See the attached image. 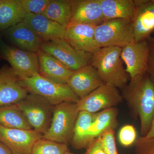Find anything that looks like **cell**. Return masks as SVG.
<instances>
[{"instance_id":"22","label":"cell","mask_w":154,"mask_h":154,"mask_svg":"<svg viewBox=\"0 0 154 154\" xmlns=\"http://www.w3.org/2000/svg\"><path fill=\"white\" fill-rule=\"evenodd\" d=\"M95 113L79 111L72 132V144L74 148L88 149L93 142L89 136V131Z\"/></svg>"},{"instance_id":"3","label":"cell","mask_w":154,"mask_h":154,"mask_svg":"<svg viewBox=\"0 0 154 154\" xmlns=\"http://www.w3.org/2000/svg\"><path fill=\"white\" fill-rule=\"evenodd\" d=\"M20 82L28 93L41 96L54 106L64 102L76 103L79 100L67 84L54 82L38 73L31 77L20 78Z\"/></svg>"},{"instance_id":"9","label":"cell","mask_w":154,"mask_h":154,"mask_svg":"<svg viewBox=\"0 0 154 154\" xmlns=\"http://www.w3.org/2000/svg\"><path fill=\"white\" fill-rule=\"evenodd\" d=\"M118 88L104 84L85 97L80 99L76 104L79 111L96 113L116 107L123 101Z\"/></svg>"},{"instance_id":"21","label":"cell","mask_w":154,"mask_h":154,"mask_svg":"<svg viewBox=\"0 0 154 154\" xmlns=\"http://www.w3.org/2000/svg\"><path fill=\"white\" fill-rule=\"evenodd\" d=\"M99 2L105 21L118 19L131 20L135 12L136 6L134 0H99Z\"/></svg>"},{"instance_id":"20","label":"cell","mask_w":154,"mask_h":154,"mask_svg":"<svg viewBox=\"0 0 154 154\" xmlns=\"http://www.w3.org/2000/svg\"><path fill=\"white\" fill-rule=\"evenodd\" d=\"M27 14L20 0H2L0 5V31H5L23 22Z\"/></svg>"},{"instance_id":"29","label":"cell","mask_w":154,"mask_h":154,"mask_svg":"<svg viewBox=\"0 0 154 154\" xmlns=\"http://www.w3.org/2000/svg\"><path fill=\"white\" fill-rule=\"evenodd\" d=\"M100 137L106 154H119L116 143L114 129L108 130Z\"/></svg>"},{"instance_id":"10","label":"cell","mask_w":154,"mask_h":154,"mask_svg":"<svg viewBox=\"0 0 154 154\" xmlns=\"http://www.w3.org/2000/svg\"><path fill=\"white\" fill-rule=\"evenodd\" d=\"M42 134L33 129L11 128L0 125V142L13 154H31L33 145Z\"/></svg>"},{"instance_id":"25","label":"cell","mask_w":154,"mask_h":154,"mask_svg":"<svg viewBox=\"0 0 154 154\" xmlns=\"http://www.w3.org/2000/svg\"><path fill=\"white\" fill-rule=\"evenodd\" d=\"M0 125L8 128L33 129L16 104L0 107Z\"/></svg>"},{"instance_id":"16","label":"cell","mask_w":154,"mask_h":154,"mask_svg":"<svg viewBox=\"0 0 154 154\" xmlns=\"http://www.w3.org/2000/svg\"><path fill=\"white\" fill-rule=\"evenodd\" d=\"M23 22L42 41H54L64 38L66 28L42 15L27 14Z\"/></svg>"},{"instance_id":"28","label":"cell","mask_w":154,"mask_h":154,"mask_svg":"<svg viewBox=\"0 0 154 154\" xmlns=\"http://www.w3.org/2000/svg\"><path fill=\"white\" fill-rule=\"evenodd\" d=\"M137 132L134 127L126 125L121 128L119 133V142L124 146H128L134 143L137 140Z\"/></svg>"},{"instance_id":"14","label":"cell","mask_w":154,"mask_h":154,"mask_svg":"<svg viewBox=\"0 0 154 154\" xmlns=\"http://www.w3.org/2000/svg\"><path fill=\"white\" fill-rule=\"evenodd\" d=\"M136 10L131 19L134 42L147 40L154 31V7L152 1L134 0Z\"/></svg>"},{"instance_id":"26","label":"cell","mask_w":154,"mask_h":154,"mask_svg":"<svg viewBox=\"0 0 154 154\" xmlns=\"http://www.w3.org/2000/svg\"><path fill=\"white\" fill-rule=\"evenodd\" d=\"M68 150L66 144L59 143L42 138L34 144L31 154H64Z\"/></svg>"},{"instance_id":"17","label":"cell","mask_w":154,"mask_h":154,"mask_svg":"<svg viewBox=\"0 0 154 154\" xmlns=\"http://www.w3.org/2000/svg\"><path fill=\"white\" fill-rule=\"evenodd\" d=\"M71 1L70 23L97 25L105 21L99 0Z\"/></svg>"},{"instance_id":"33","label":"cell","mask_w":154,"mask_h":154,"mask_svg":"<svg viewBox=\"0 0 154 154\" xmlns=\"http://www.w3.org/2000/svg\"><path fill=\"white\" fill-rule=\"evenodd\" d=\"M143 137L146 138H154V117L152 120L151 124L147 133Z\"/></svg>"},{"instance_id":"35","label":"cell","mask_w":154,"mask_h":154,"mask_svg":"<svg viewBox=\"0 0 154 154\" xmlns=\"http://www.w3.org/2000/svg\"><path fill=\"white\" fill-rule=\"evenodd\" d=\"M64 154H75L71 152H70L69 151V150L67 151Z\"/></svg>"},{"instance_id":"8","label":"cell","mask_w":154,"mask_h":154,"mask_svg":"<svg viewBox=\"0 0 154 154\" xmlns=\"http://www.w3.org/2000/svg\"><path fill=\"white\" fill-rule=\"evenodd\" d=\"M0 57L8 61L19 78L39 72L37 53L22 50L6 44L0 38Z\"/></svg>"},{"instance_id":"30","label":"cell","mask_w":154,"mask_h":154,"mask_svg":"<svg viewBox=\"0 0 154 154\" xmlns=\"http://www.w3.org/2000/svg\"><path fill=\"white\" fill-rule=\"evenodd\" d=\"M134 143V154H154V138L141 136Z\"/></svg>"},{"instance_id":"4","label":"cell","mask_w":154,"mask_h":154,"mask_svg":"<svg viewBox=\"0 0 154 154\" xmlns=\"http://www.w3.org/2000/svg\"><path fill=\"white\" fill-rule=\"evenodd\" d=\"M79 113L76 103L64 102L54 106L51 123L42 138L66 144Z\"/></svg>"},{"instance_id":"19","label":"cell","mask_w":154,"mask_h":154,"mask_svg":"<svg viewBox=\"0 0 154 154\" xmlns=\"http://www.w3.org/2000/svg\"><path fill=\"white\" fill-rule=\"evenodd\" d=\"M4 32L9 41L19 49L35 53L40 49L43 41L23 22Z\"/></svg>"},{"instance_id":"11","label":"cell","mask_w":154,"mask_h":154,"mask_svg":"<svg viewBox=\"0 0 154 154\" xmlns=\"http://www.w3.org/2000/svg\"><path fill=\"white\" fill-rule=\"evenodd\" d=\"M149 46L147 40L134 42L122 48L121 58L126 65V71L131 80L147 71Z\"/></svg>"},{"instance_id":"32","label":"cell","mask_w":154,"mask_h":154,"mask_svg":"<svg viewBox=\"0 0 154 154\" xmlns=\"http://www.w3.org/2000/svg\"><path fill=\"white\" fill-rule=\"evenodd\" d=\"M149 46L147 72L154 78V37H149L147 39Z\"/></svg>"},{"instance_id":"23","label":"cell","mask_w":154,"mask_h":154,"mask_svg":"<svg viewBox=\"0 0 154 154\" xmlns=\"http://www.w3.org/2000/svg\"><path fill=\"white\" fill-rule=\"evenodd\" d=\"M118 110L116 107L95 113L89 131V135L92 141L108 130H115L118 125Z\"/></svg>"},{"instance_id":"13","label":"cell","mask_w":154,"mask_h":154,"mask_svg":"<svg viewBox=\"0 0 154 154\" xmlns=\"http://www.w3.org/2000/svg\"><path fill=\"white\" fill-rule=\"evenodd\" d=\"M96 26L70 23L66 28L64 39L75 49L93 54L100 48L95 39Z\"/></svg>"},{"instance_id":"2","label":"cell","mask_w":154,"mask_h":154,"mask_svg":"<svg viewBox=\"0 0 154 154\" xmlns=\"http://www.w3.org/2000/svg\"><path fill=\"white\" fill-rule=\"evenodd\" d=\"M122 48H101L92 54L90 64L96 69L105 84L122 89L128 82L129 76L123 66Z\"/></svg>"},{"instance_id":"5","label":"cell","mask_w":154,"mask_h":154,"mask_svg":"<svg viewBox=\"0 0 154 154\" xmlns=\"http://www.w3.org/2000/svg\"><path fill=\"white\" fill-rule=\"evenodd\" d=\"M95 39L100 48H123L134 42L132 22L126 19L107 20L95 28Z\"/></svg>"},{"instance_id":"7","label":"cell","mask_w":154,"mask_h":154,"mask_svg":"<svg viewBox=\"0 0 154 154\" xmlns=\"http://www.w3.org/2000/svg\"><path fill=\"white\" fill-rule=\"evenodd\" d=\"M40 49L55 57L72 71L90 64L92 55L89 53L75 49L64 39L43 41Z\"/></svg>"},{"instance_id":"15","label":"cell","mask_w":154,"mask_h":154,"mask_svg":"<svg viewBox=\"0 0 154 154\" xmlns=\"http://www.w3.org/2000/svg\"><path fill=\"white\" fill-rule=\"evenodd\" d=\"M104 84L96 69L90 64L74 71L67 83L79 99Z\"/></svg>"},{"instance_id":"36","label":"cell","mask_w":154,"mask_h":154,"mask_svg":"<svg viewBox=\"0 0 154 154\" xmlns=\"http://www.w3.org/2000/svg\"><path fill=\"white\" fill-rule=\"evenodd\" d=\"M152 2L153 5V6L154 7V0H152Z\"/></svg>"},{"instance_id":"34","label":"cell","mask_w":154,"mask_h":154,"mask_svg":"<svg viewBox=\"0 0 154 154\" xmlns=\"http://www.w3.org/2000/svg\"><path fill=\"white\" fill-rule=\"evenodd\" d=\"M0 154H13L8 148L0 142Z\"/></svg>"},{"instance_id":"18","label":"cell","mask_w":154,"mask_h":154,"mask_svg":"<svg viewBox=\"0 0 154 154\" xmlns=\"http://www.w3.org/2000/svg\"><path fill=\"white\" fill-rule=\"evenodd\" d=\"M39 72L42 76L54 82L67 84L74 71L68 68L57 59L40 49L37 52Z\"/></svg>"},{"instance_id":"27","label":"cell","mask_w":154,"mask_h":154,"mask_svg":"<svg viewBox=\"0 0 154 154\" xmlns=\"http://www.w3.org/2000/svg\"><path fill=\"white\" fill-rule=\"evenodd\" d=\"M27 14L42 15L50 0H20Z\"/></svg>"},{"instance_id":"37","label":"cell","mask_w":154,"mask_h":154,"mask_svg":"<svg viewBox=\"0 0 154 154\" xmlns=\"http://www.w3.org/2000/svg\"><path fill=\"white\" fill-rule=\"evenodd\" d=\"M1 1H2V0H0V5H1Z\"/></svg>"},{"instance_id":"31","label":"cell","mask_w":154,"mask_h":154,"mask_svg":"<svg viewBox=\"0 0 154 154\" xmlns=\"http://www.w3.org/2000/svg\"><path fill=\"white\" fill-rule=\"evenodd\" d=\"M85 154H107L103 148L100 137L93 141Z\"/></svg>"},{"instance_id":"12","label":"cell","mask_w":154,"mask_h":154,"mask_svg":"<svg viewBox=\"0 0 154 154\" xmlns=\"http://www.w3.org/2000/svg\"><path fill=\"white\" fill-rule=\"evenodd\" d=\"M28 94L11 67L5 66L0 69V107L17 104Z\"/></svg>"},{"instance_id":"6","label":"cell","mask_w":154,"mask_h":154,"mask_svg":"<svg viewBox=\"0 0 154 154\" xmlns=\"http://www.w3.org/2000/svg\"><path fill=\"white\" fill-rule=\"evenodd\" d=\"M32 129L43 135L49 128L54 106L38 95L29 94L16 104Z\"/></svg>"},{"instance_id":"1","label":"cell","mask_w":154,"mask_h":154,"mask_svg":"<svg viewBox=\"0 0 154 154\" xmlns=\"http://www.w3.org/2000/svg\"><path fill=\"white\" fill-rule=\"evenodd\" d=\"M122 90V95L133 115L140 119L141 135L145 136L154 117V78L147 72L131 80Z\"/></svg>"},{"instance_id":"24","label":"cell","mask_w":154,"mask_h":154,"mask_svg":"<svg viewBox=\"0 0 154 154\" xmlns=\"http://www.w3.org/2000/svg\"><path fill=\"white\" fill-rule=\"evenodd\" d=\"M42 15L66 28L71 20V1L50 0Z\"/></svg>"}]
</instances>
